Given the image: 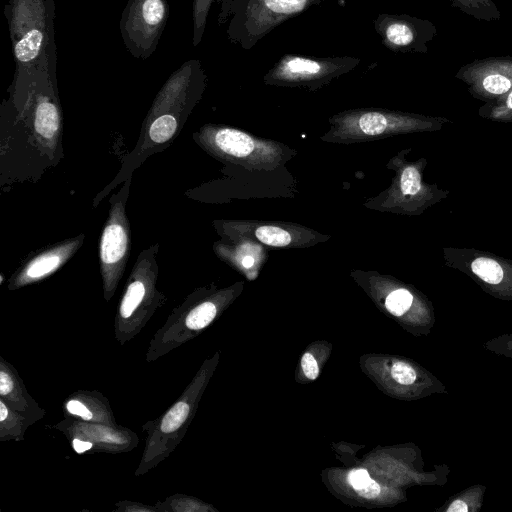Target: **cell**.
<instances>
[{
  "instance_id": "18",
  "label": "cell",
  "mask_w": 512,
  "mask_h": 512,
  "mask_svg": "<svg viewBox=\"0 0 512 512\" xmlns=\"http://www.w3.org/2000/svg\"><path fill=\"white\" fill-rule=\"evenodd\" d=\"M189 413V406L185 402L176 403L164 416L161 422V430L170 433L177 430L185 421Z\"/></svg>"
},
{
  "instance_id": "5",
  "label": "cell",
  "mask_w": 512,
  "mask_h": 512,
  "mask_svg": "<svg viewBox=\"0 0 512 512\" xmlns=\"http://www.w3.org/2000/svg\"><path fill=\"white\" fill-rule=\"evenodd\" d=\"M373 23L382 44L393 52L426 53L437 35L431 21L407 14L381 13Z\"/></svg>"
},
{
  "instance_id": "12",
  "label": "cell",
  "mask_w": 512,
  "mask_h": 512,
  "mask_svg": "<svg viewBox=\"0 0 512 512\" xmlns=\"http://www.w3.org/2000/svg\"><path fill=\"white\" fill-rule=\"evenodd\" d=\"M178 127V121L173 114L162 113L153 120L149 128V137L155 143L170 140Z\"/></svg>"
},
{
  "instance_id": "11",
  "label": "cell",
  "mask_w": 512,
  "mask_h": 512,
  "mask_svg": "<svg viewBox=\"0 0 512 512\" xmlns=\"http://www.w3.org/2000/svg\"><path fill=\"white\" fill-rule=\"evenodd\" d=\"M357 127L366 135L383 133L394 123V117L377 111H367L354 118Z\"/></svg>"
},
{
  "instance_id": "8",
  "label": "cell",
  "mask_w": 512,
  "mask_h": 512,
  "mask_svg": "<svg viewBox=\"0 0 512 512\" xmlns=\"http://www.w3.org/2000/svg\"><path fill=\"white\" fill-rule=\"evenodd\" d=\"M77 246L78 243L72 241L38 255L27 264L23 276L35 280L50 274L70 257Z\"/></svg>"
},
{
  "instance_id": "22",
  "label": "cell",
  "mask_w": 512,
  "mask_h": 512,
  "mask_svg": "<svg viewBox=\"0 0 512 512\" xmlns=\"http://www.w3.org/2000/svg\"><path fill=\"white\" fill-rule=\"evenodd\" d=\"M301 366L305 376L315 380L319 375V368L316 359L310 353H305L301 359Z\"/></svg>"
},
{
  "instance_id": "28",
  "label": "cell",
  "mask_w": 512,
  "mask_h": 512,
  "mask_svg": "<svg viewBox=\"0 0 512 512\" xmlns=\"http://www.w3.org/2000/svg\"><path fill=\"white\" fill-rule=\"evenodd\" d=\"M73 447L77 453H83V452L89 450L92 447V444L90 442H85V441H82L79 439H74Z\"/></svg>"
},
{
  "instance_id": "20",
  "label": "cell",
  "mask_w": 512,
  "mask_h": 512,
  "mask_svg": "<svg viewBox=\"0 0 512 512\" xmlns=\"http://www.w3.org/2000/svg\"><path fill=\"white\" fill-rule=\"evenodd\" d=\"M401 191L405 195H414L421 188V177L416 168L409 166L401 175Z\"/></svg>"
},
{
  "instance_id": "23",
  "label": "cell",
  "mask_w": 512,
  "mask_h": 512,
  "mask_svg": "<svg viewBox=\"0 0 512 512\" xmlns=\"http://www.w3.org/2000/svg\"><path fill=\"white\" fill-rule=\"evenodd\" d=\"M370 479L371 478L365 469L353 470L348 475V481L355 490H359L366 486Z\"/></svg>"
},
{
  "instance_id": "1",
  "label": "cell",
  "mask_w": 512,
  "mask_h": 512,
  "mask_svg": "<svg viewBox=\"0 0 512 512\" xmlns=\"http://www.w3.org/2000/svg\"><path fill=\"white\" fill-rule=\"evenodd\" d=\"M54 0H9L4 6L15 61L22 72L37 64L55 43Z\"/></svg>"
},
{
  "instance_id": "14",
  "label": "cell",
  "mask_w": 512,
  "mask_h": 512,
  "mask_svg": "<svg viewBox=\"0 0 512 512\" xmlns=\"http://www.w3.org/2000/svg\"><path fill=\"white\" fill-rule=\"evenodd\" d=\"M472 271L483 281L489 284H498L503 278L501 266L489 258H477L471 263Z\"/></svg>"
},
{
  "instance_id": "30",
  "label": "cell",
  "mask_w": 512,
  "mask_h": 512,
  "mask_svg": "<svg viewBox=\"0 0 512 512\" xmlns=\"http://www.w3.org/2000/svg\"><path fill=\"white\" fill-rule=\"evenodd\" d=\"M242 264L244 267L249 268L254 264V259L251 256L244 257Z\"/></svg>"
},
{
  "instance_id": "9",
  "label": "cell",
  "mask_w": 512,
  "mask_h": 512,
  "mask_svg": "<svg viewBox=\"0 0 512 512\" xmlns=\"http://www.w3.org/2000/svg\"><path fill=\"white\" fill-rule=\"evenodd\" d=\"M213 145L221 152L234 157L250 156L257 148L253 138L244 132L222 128L213 134Z\"/></svg>"
},
{
  "instance_id": "2",
  "label": "cell",
  "mask_w": 512,
  "mask_h": 512,
  "mask_svg": "<svg viewBox=\"0 0 512 512\" xmlns=\"http://www.w3.org/2000/svg\"><path fill=\"white\" fill-rule=\"evenodd\" d=\"M324 0H228L221 6L219 23L228 16V39L243 49L253 48L258 41L286 20L295 17Z\"/></svg>"
},
{
  "instance_id": "21",
  "label": "cell",
  "mask_w": 512,
  "mask_h": 512,
  "mask_svg": "<svg viewBox=\"0 0 512 512\" xmlns=\"http://www.w3.org/2000/svg\"><path fill=\"white\" fill-rule=\"evenodd\" d=\"M391 375L394 380L403 385H410L416 379L414 369L404 362L394 363L391 369Z\"/></svg>"
},
{
  "instance_id": "27",
  "label": "cell",
  "mask_w": 512,
  "mask_h": 512,
  "mask_svg": "<svg viewBox=\"0 0 512 512\" xmlns=\"http://www.w3.org/2000/svg\"><path fill=\"white\" fill-rule=\"evenodd\" d=\"M468 506L467 504L462 500H456L454 501L448 508L447 512H467Z\"/></svg>"
},
{
  "instance_id": "24",
  "label": "cell",
  "mask_w": 512,
  "mask_h": 512,
  "mask_svg": "<svg viewBox=\"0 0 512 512\" xmlns=\"http://www.w3.org/2000/svg\"><path fill=\"white\" fill-rule=\"evenodd\" d=\"M67 409L70 413L78 415L84 419H91L92 413L80 402L77 400H70L67 403Z\"/></svg>"
},
{
  "instance_id": "6",
  "label": "cell",
  "mask_w": 512,
  "mask_h": 512,
  "mask_svg": "<svg viewBox=\"0 0 512 512\" xmlns=\"http://www.w3.org/2000/svg\"><path fill=\"white\" fill-rule=\"evenodd\" d=\"M456 77L479 94L505 95L512 89V56L476 59L461 66Z\"/></svg>"
},
{
  "instance_id": "19",
  "label": "cell",
  "mask_w": 512,
  "mask_h": 512,
  "mask_svg": "<svg viewBox=\"0 0 512 512\" xmlns=\"http://www.w3.org/2000/svg\"><path fill=\"white\" fill-rule=\"evenodd\" d=\"M413 296L405 289L391 292L386 298V308L395 316L404 314L411 306Z\"/></svg>"
},
{
  "instance_id": "10",
  "label": "cell",
  "mask_w": 512,
  "mask_h": 512,
  "mask_svg": "<svg viewBox=\"0 0 512 512\" xmlns=\"http://www.w3.org/2000/svg\"><path fill=\"white\" fill-rule=\"evenodd\" d=\"M462 13L479 21L492 22L501 18L500 10L493 0H449Z\"/></svg>"
},
{
  "instance_id": "29",
  "label": "cell",
  "mask_w": 512,
  "mask_h": 512,
  "mask_svg": "<svg viewBox=\"0 0 512 512\" xmlns=\"http://www.w3.org/2000/svg\"><path fill=\"white\" fill-rule=\"evenodd\" d=\"M8 416V410L5 406V404L1 401L0 402V421L3 422Z\"/></svg>"
},
{
  "instance_id": "13",
  "label": "cell",
  "mask_w": 512,
  "mask_h": 512,
  "mask_svg": "<svg viewBox=\"0 0 512 512\" xmlns=\"http://www.w3.org/2000/svg\"><path fill=\"white\" fill-rule=\"evenodd\" d=\"M214 1L216 0H193L192 2L193 47H197L203 38L208 13Z\"/></svg>"
},
{
  "instance_id": "16",
  "label": "cell",
  "mask_w": 512,
  "mask_h": 512,
  "mask_svg": "<svg viewBox=\"0 0 512 512\" xmlns=\"http://www.w3.org/2000/svg\"><path fill=\"white\" fill-rule=\"evenodd\" d=\"M216 307L211 302H204L194 309L186 317L188 328L198 330L207 326L216 315Z\"/></svg>"
},
{
  "instance_id": "25",
  "label": "cell",
  "mask_w": 512,
  "mask_h": 512,
  "mask_svg": "<svg viewBox=\"0 0 512 512\" xmlns=\"http://www.w3.org/2000/svg\"><path fill=\"white\" fill-rule=\"evenodd\" d=\"M357 492L364 498L373 499L380 494L381 488L373 479H370L369 483L363 488L357 490Z\"/></svg>"
},
{
  "instance_id": "15",
  "label": "cell",
  "mask_w": 512,
  "mask_h": 512,
  "mask_svg": "<svg viewBox=\"0 0 512 512\" xmlns=\"http://www.w3.org/2000/svg\"><path fill=\"white\" fill-rule=\"evenodd\" d=\"M145 292V285L140 280H135L128 286L120 306V314L123 318L131 316L143 300Z\"/></svg>"
},
{
  "instance_id": "7",
  "label": "cell",
  "mask_w": 512,
  "mask_h": 512,
  "mask_svg": "<svg viewBox=\"0 0 512 512\" xmlns=\"http://www.w3.org/2000/svg\"><path fill=\"white\" fill-rule=\"evenodd\" d=\"M129 252V226L124 213V204H115L100 241V261L103 275L113 280L126 263Z\"/></svg>"
},
{
  "instance_id": "26",
  "label": "cell",
  "mask_w": 512,
  "mask_h": 512,
  "mask_svg": "<svg viewBox=\"0 0 512 512\" xmlns=\"http://www.w3.org/2000/svg\"><path fill=\"white\" fill-rule=\"evenodd\" d=\"M13 389V381L11 377L4 371L0 372V393L6 395Z\"/></svg>"
},
{
  "instance_id": "3",
  "label": "cell",
  "mask_w": 512,
  "mask_h": 512,
  "mask_svg": "<svg viewBox=\"0 0 512 512\" xmlns=\"http://www.w3.org/2000/svg\"><path fill=\"white\" fill-rule=\"evenodd\" d=\"M168 0H128L119 22L126 50L137 59L149 58L157 49L169 19Z\"/></svg>"
},
{
  "instance_id": "17",
  "label": "cell",
  "mask_w": 512,
  "mask_h": 512,
  "mask_svg": "<svg viewBox=\"0 0 512 512\" xmlns=\"http://www.w3.org/2000/svg\"><path fill=\"white\" fill-rule=\"evenodd\" d=\"M255 236L262 243L275 247L286 246L292 240L289 232L275 226L258 227L255 231Z\"/></svg>"
},
{
  "instance_id": "4",
  "label": "cell",
  "mask_w": 512,
  "mask_h": 512,
  "mask_svg": "<svg viewBox=\"0 0 512 512\" xmlns=\"http://www.w3.org/2000/svg\"><path fill=\"white\" fill-rule=\"evenodd\" d=\"M361 59L352 56L307 57L284 54L268 70L264 82L273 85L319 87L356 68Z\"/></svg>"
}]
</instances>
